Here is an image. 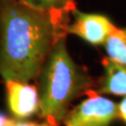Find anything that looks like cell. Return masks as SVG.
Listing matches in <instances>:
<instances>
[{"label":"cell","instance_id":"cell-1","mask_svg":"<svg viewBox=\"0 0 126 126\" xmlns=\"http://www.w3.org/2000/svg\"><path fill=\"white\" fill-rule=\"evenodd\" d=\"M69 13L0 0V76L5 81L37 78L57 41L66 36Z\"/></svg>","mask_w":126,"mask_h":126},{"label":"cell","instance_id":"cell-2","mask_svg":"<svg viewBox=\"0 0 126 126\" xmlns=\"http://www.w3.org/2000/svg\"><path fill=\"white\" fill-rule=\"evenodd\" d=\"M36 79L39 116L51 126H59L63 122L71 102L86 94L93 86L87 71L70 57L65 36L54 45Z\"/></svg>","mask_w":126,"mask_h":126},{"label":"cell","instance_id":"cell-3","mask_svg":"<svg viewBox=\"0 0 126 126\" xmlns=\"http://www.w3.org/2000/svg\"><path fill=\"white\" fill-rule=\"evenodd\" d=\"M88 97L70 110L63 121L65 126H108L119 114V105L89 91Z\"/></svg>","mask_w":126,"mask_h":126},{"label":"cell","instance_id":"cell-4","mask_svg":"<svg viewBox=\"0 0 126 126\" xmlns=\"http://www.w3.org/2000/svg\"><path fill=\"white\" fill-rule=\"evenodd\" d=\"M75 21L67 27V33L74 34L93 45L105 44L115 25L109 19L101 14L83 13L72 10Z\"/></svg>","mask_w":126,"mask_h":126},{"label":"cell","instance_id":"cell-5","mask_svg":"<svg viewBox=\"0 0 126 126\" xmlns=\"http://www.w3.org/2000/svg\"><path fill=\"white\" fill-rule=\"evenodd\" d=\"M8 104L10 111L17 118L30 117L39 110V94L37 88L27 82L6 81Z\"/></svg>","mask_w":126,"mask_h":126},{"label":"cell","instance_id":"cell-6","mask_svg":"<svg viewBox=\"0 0 126 126\" xmlns=\"http://www.w3.org/2000/svg\"><path fill=\"white\" fill-rule=\"evenodd\" d=\"M105 73L100 81L98 93L126 95V67L105 58L102 62Z\"/></svg>","mask_w":126,"mask_h":126},{"label":"cell","instance_id":"cell-7","mask_svg":"<svg viewBox=\"0 0 126 126\" xmlns=\"http://www.w3.org/2000/svg\"><path fill=\"white\" fill-rule=\"evenodd\" d=\"M105 47L109 60L126 67V28L115 27Z\"/></svg>","mask_w":126,"mask_h":126},{"label":"cell","instance_id":"cell-8","mask_svg":"<svg viewBox=\"0 0 126 126\" xmlns=\"http://www.w3.org/2000/svg\"><path fill=\"white\" fill-rule=\"evenodd\" d=\"M31 8L47 11L70 13L77 9L76 0H15Z\"/></svg>","mask_w":126,"mask_h":126},{"label":"cell","instance_id":"cell-9","mask_svg":"<svg viewBox=\"0 0 126 126\" xmlns=\"http://www.w3.org/2000/svg\"><path fill=\"white\" fill-rule=\"evenodd\" d=\"M15 121L9 119L8 116L0 112V126H13L15 124Z\"/></svg>","mask_w":126,"mask_h":126},{"label":"cell","instance_id":"cell-10","mask_svg":"<svg viewBox=\"0 0 126 126\" xmlns=\"http://www.w3.org/2000/svg\"><path fill=\"white\" fill-rule=\"evenodd\" d=\"M119 114H120V117L126 122V96L119 104Z\"/></svg>","mask_w":126,"mask_h":126},{"label":"cell","instance_id":"cell-11","mask_svg":"<svg viewBox=\"0 0 126 126\" xmlns=\"http://www.w3.org/2000/svg\"><path fill=\"white\" fill-rule=\"evenodd\" d=\"M13 126H51L49 123H36V122H16Z\"/></svg>","mask_w":126,"mask_h":126}]
</instances>
